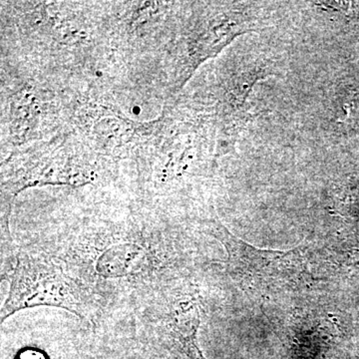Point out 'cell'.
<instances>
[{"mask_svg": "<svg viewBox=\"0 0 359 359\" xmlns=\"http://www.w3.org/2000/svg\"><path fill=\"white\" fill-rule=\"evenodd\" d=\"M8 282L1 323L18 311L40 306L65 309L82 318L89 313L83 290L58 264L43 257L21 255Z\"/></svg>", "mask_w": 359, "mask_h": 359, "instance_id": "cell-2", "label": "cell"}, {"mask_svg": "<svg viewBox=\"0 0 359 359\" xmlns=\"http://www.w3.org/2000/svg\"><path fill=\"white\" fill-rule=\"evenodd\" d=\"M205 231L224 245L231 276L245 287L280 292L297 289L309 280V259L301 247L290 250L259 249L216 222L208 224Z\"/></svg>", "mask_w": 359, "mask_h": 359, "instance_id": "cell-1", "label": "cell"}, {"mask_svg": "<svg viewBox=\"0 0 359 359\" xmlns=\"http://www.w3.org/2000/svg\"><path fill=\"white\" fill-rule=\"evenodd\" d=\"M200 325V306L195 299L179 302L172 311L169 321L170 335L186 359H207L198 341Z\"/></svg>", "mask_w": 359, "mask_h": 359, "instance_id": "cell-3", "label": "cell"}, {"mask_svg": "<svg viewBox=\"0 0 359 359\" xmlns=\"http://www.w3.org/2000/svg\"><path fill=\"white\" fill-rule=\"evenodd\" d=\"M16 359H47V358L43 353L37 349H26L18 353Z\"/></svg>", "mask_w": 359, "mask_h": 359, "instance_id": "cell-5", "label": "cell"}, {"mask_svg": "<svg viewBox=\"0 0 359 359\" xmlns=\"http://www.w3.org/2000/svg\"><path fill=\"white\" fill-rule=\"evenodd\" d=\"M147 261V252L137 244L126 243L112 245L96 263V269L103 278H123L140 271Z\"/></svg>", "mask_w": 359, "mask_h": 359, "instance_id": "cell-4", "label": "cell"}]
</instances>
